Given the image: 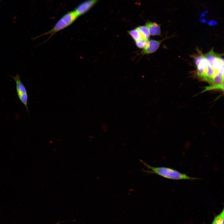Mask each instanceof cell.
<instances>
[{
	"label": "cell",
	"instance_id": "2",
	"mask_svg": "<svg viewBox=\"0 0 224 224\" xmlns=\"http://www.w3.org/2000/svg\"><path fill=\"white\" fill-rule=\"evenodd\" d=\"M78 17V16L74 10L68 12L57 21L51 29L45 33L34 38L33 39L35 40L41 36L49 35V38L44 42L45 43L56 33L72 24Z\"/></svg>",
	"mask_w": 224,
	"mask_h": 224
},
{
	"label": "cell",
	"instance_id": "8",
	"mask_svg": "<svg viewBox=\"0 0 224 224\" xmlns=\"http://www.w3.org/2000/svg\"><path fill=\"white\" fill-rule=\"evenodd\" d=\"M224 208L218 214L215 216L211 224H224Z\"/></svg>",
	"mask_w": 224,
	"mask_h": 224
},
{
	"label": "cell",
	"instance_id": "9",
	"mask_svg": "<svg viewBox=\"0 0 224 224\" xmlns=\"http://www.w3.org/2000/svg\"><path fill=\"white\" fill-rule=\"evenodd\" d=\"M128 32L135 42L142 39L140 33L136 28L128 31Z\"/></svg>",
	"mask_w": 224,
	"mask_h": 224
},
{
	"label": "cell",
	"instance_id": "6",
	"mask_svg": "<svg viewBox=\"0 0 224 224\" xmlns=\"http://www.w3.org/2000/svg\"><path fill=\"white\" fill-rule=\"evenodd\" d=\"M145 26L147 29L150 35H161V27L159 24L156 22L148 21L146 23Z\"/></svg>",
	"mask_w": 224,
	"mask_h": 224
},
{
	"label": "cell",
	"instance_id": "4",
	"mask_svg": "<svg viewBox=\"0 0 224 224\" xmlns=\"http://www.w3.org/2000/svg\"><path fill=\"white\" fill-rule=\"evenodd\" d=\"M99 0H85L77 5L74 11L78 17L87 12Z\"/></svg>",
	"mask_w": 224,
	"mask_h": 224
},
{
	"label": "cell",
	"instance_id": "3",
	"mask_svg": "<svg viewBox=\"0 0 224 224\" xmlns=\"http://www.w3.org/2000/svg\"><path fill=\"white\" fill-rule=\"evenodd\" d=\"M10 76L13 79L15 82L16 90L18 97L25 107L29 115L28 108V94L26 88L21 82L20 77L18 73L14 76L11 75Z\"/></svg>",
	"mask_w": 224,
	"mask_h": 224
},
{
	"label": "cell",
	"instance_id": "5",
	"mask_svg": "<svg viewBox=\"0 0 224 224\" xmlns=\"http://www.w3.org/2000/svg\"><path fill=\"white\" fill-rule=\"evenodd\" d=\"M163 40H148L146 46L141 52L142 54H148L155 52L159 48Z\"/></svg>",
	"mask_w": 224,
	"mask_h": 224
},
{
	"label": "cell",
	"instance_id": "1",
	"mask_svg": "<svg viewBox=\"0 0 224 224\" xmlns=\"http://www.w3.org/2000/svg\"><path fill=\"white\" fill-rule=\"evenodd\" d=\"M140 161L147 169H143L142 171L148 175L155 174L165 178L175 180H194L199 179L191 177L172 168L164 166L154 167L149 165L142 160Z\"/></svg>",
	"mask_w": 224,
	"mask_h": 224
},
{
	"label": "cell",
	"instance_id": "11",
	"mask_svg": "<svg viewBox=\"0 0 224 224\" xmlns=\"http://www.w3.org/2000/svg\"></svg>",
	"mask_w": 224,
	"mask_h": 224
},
{
	"label": "cell",
	"instance_id": "7",
	"mask_svg": "<svg viewBox=\"0 0 224 224\" xmlns=\"http://www.w3.org/2000/svg\"><path fill=\"white\" fill-rule=\"evenodd\" d=\"M136 28L140 33L142 39L148 40L150 38V34L148 30L145 26H140Z\"/></svg>",
	"mask_w": 224,
	"mask_h": 224
},
{
	"label": "cell",
	"instance_id": "10",
	"mask_svg": "<svg viewBox=\"0 0 224 224\" xmlns=\"http://www.w3.org/2000/svg\"><path fill=\"white\" fill-rule=\"evenodd\" d=\"M148 40L143 39L135 41L136 46L139 49H143L147 45Z\"/></svg>",
	"mask_w": 224,
	"mask_h": 224
}]
</instances>
